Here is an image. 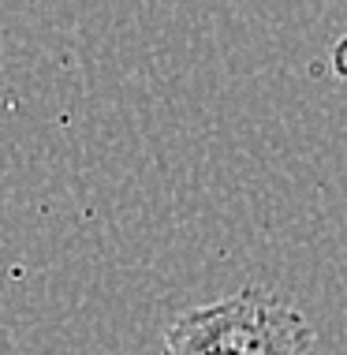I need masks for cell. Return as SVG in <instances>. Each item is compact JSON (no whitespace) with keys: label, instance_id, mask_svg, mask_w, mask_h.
Masks as SVG:
<instances>
[{"label":"cell","instance_id":"1","mask_svg":"<svg viewBox=\"0 0 347 355\" xmlns=\"http://www.w3.org/2000/svg\"><path fill=\"white\" fill-rule=\"evenodd\" d=\"M317 333L303 306L273 288L250 284L176 314L161 355H314Z\"/></svg>","mask_w":347,"mask_h":355},{"label":"cell","instance_id":"2","mask_svg":"<svg viewBox=\"0 0 347 355\" xmlns=\"http://www.w3.org/2000/svg\"><path fill=\"white\" fill-rule=\"evenodd\" d=\"M329 64H332V75L340 79L344 94H347V34H344L340 42L332 45V53H329Z\"/></svg>","mask_w":347,"mask_h":355}]
</instances>
